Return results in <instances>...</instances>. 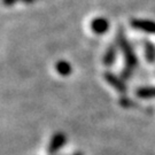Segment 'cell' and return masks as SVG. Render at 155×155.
Masks as SVG:
<instances>
[{
  "label": "cell",
  "instance_id": "obj_1",
  "mask_svg": "<svg viewBox=\"0 0 155 155\" xmlns=\"http://www.w3.org/2000/svg\"><path fill=\"white\" fill-rule=\"evenodd\" d=\"M92 29L97 33H102L108 29V23L104 18H98L92 23Z\"/></svg>",
  "mask_w": 155,
  "mask_h": 155
},
{
  "label": "cell",
  "instance_id": "obj_3",
  "mask_svg": "<svg viewBox=\"0 0 155 155\" xmlns=\"http://www.w3.org/2000/svg\"><path fill=\"white\" fill-rule=\"evenodd\" d=\"M56 68H58V71L60 72L61 75H68V74L70 72V70H71V69H70V66H69L67 62H59Z\"/></svg>",
  "mask_w": 155,
  "mask_h": 155
},
{
  "label": "cell",
  "instance_id": "obj_2",
  "mask_svg": "<svg viewBox=\"0 0 155 155\" xmlns=\"http://www.w3.org/2000/svg\"><path fill=\"white\" fill-rule=\"evenodd\" d=\"M133 25L136 28L143 29V30H147L150 32H155V24L148 21H134Z\"/></svg>",
  "mask_w": 155,
  "mask_h": 155
},
{
  "label": "cell",
  "instance_id": "obj_4",
  "mask_svg": "<svg viewBox=\"0 0 155 155\" xmlns=\"http://www.w3.org/2000/svg\"><path fill=\"white\" fill-rule=\"evenodd\" d=\"M138 94L143 98L152 97V95H155V89H143L138 91Z\"/></svg>",
  "mask_w": 155,
  "mask_h": 155
}]
</instances>
